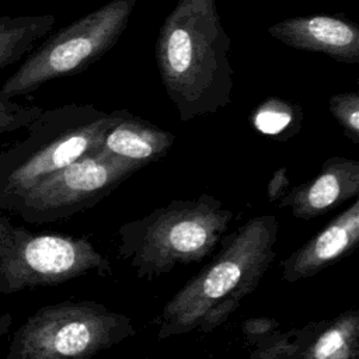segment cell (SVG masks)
I'll list each match as a JSON object with an SVG mask.
<instances>
[{"mask_svg":"<svg viewBox=\"0 0 359 359\" xmlns=\"http://www.w3.org/2000/svg\"><path fill=\"white\" fill-rule=\"evenodd\" d=\"M88 272L109 276L112 266L86 237L38 234L24 227L0 244V292L57 285Z\"/></svg>","mask_w":359,"mask_h":359,"instance_id":"obj_7","label":"cell"},{"mask_svg":"<svg viewBox=\"0 0 359 359\" xmlns=\"http://www.w3.org/2000/svg\"><path fill=\"white\" fill-rule=\"evenodd\" d=\"M202 359H212V358H202Z\"/></svg>","mask_w":359,"mask_h":359,"instance_id":"obj_23","label":"cell"},{"mask_svg":"<svg viewBox=\"0 0 359 359\" xmlns=\"http://www.w3.org/2000/svg\"><path fill=\"white\" fill-rule=\"evenodd\" d=\"M130 112H105L93 104L42 109L27 135L0 150V213L13 210L36 182L101 147L107 132Z\"/></svg>","mask_w":359,"mask_h":359,"instance_id":"obj_3","label":"cell"},{"mask_svg":"<svg viewBox=\"0 0 359 359\" xmlns=\"http://www.w3.org/2000/svg\"><path fill=\"white\" fill-rule=\"evenodd\" d=\"M293 349L294 337L292 331H280L275 337L254 346L250 359H286Z\"/></svg>","mask_w":359,"mask_h":359,"instance_id":"obj_18","label":"cell"},{"mask_svg":"<svg viewBox=\"0 0 359 359\" xmlns=\"http://www.w3.org/2000/svg\"><path fill=\"white\" fill-rule=\"evenodd\" d=\"M359 195V161L346 157L327 158L318 174L280 198L279 206L289 208L296 219H316Z\"/></svg>","mask_w":359,"mask_h":359,"instance_id":"obj_11","label":"cell"},{"mask_svg":"<svg viewBox=\"0 0 359 359\" xmlns=\"http://www.w3.org/2000/svg\"><path fill=\"white\" fill-rule=\"evenodd\" d=\"M286 359H359V310L299 328L296 346Z\"/></svg>","mask_w":359,"mask_h":359,"instance_id":"obj_12","label":"cell"},{"mask_svg":"<svg viewBox=\"0 0 359 359\" xmlns=\"http://www.w3.org/2000/svg\"><path fill=\"white\" fill-rule=\"evenodd\" d=\"M174 135L149 121L129 114L105 135L101 147L142 165L163 158L174 143Z\"/></svg>","mask_w":359,"mask_h":359,"instance_id":"obj_13","label":"cell"},{"mask_svg":"<svg viewBox=\"0 0 359 359\" xmlns=\"http://www.w3.org/2000/svg\"><path fill=\"white\" fill-rule=\"evenodd\" d=\"M289 189V178L285 168H279L268 182V199L275 201L282 198Z\"/></svg>","mask_w":359,"mask_h":359,"instance_id":"obj_20","label":"cell"},{"mask_svg":"<svg viewBox=\"0 0 359 359\" xmlns=\"http://www.w3.org/2000/svg\"><path fill=\"white\" fill-rule=\"evenodd\" d=\"M231 219V210L212 195L174 199L123 223L118 230V255L139 278H157L178 265L208 257L226 234Z\"/></svg>","mask_w":359,"mask_h":359,"instance_id":"obj_4","label":"cell"},{"mask_svg":"<svg viewBox=\"0 0 359 359\" xmlns=\"http://www.w3.org/2000/svg\"><path fill=\"white\" fill-rule=\"evenodd\" d=\"M53 14L0 17V69L24 59L53 28Z\"/></svg>","mask_w":359,"mask_h":359,"instance_id":"obj_14","label":"cell"},{"mask_svg":"<svg viewBox=\"0 0 359 359\" xmlns=\"http://www.w3.org/2000/svg\"><path fill=\"white\" fill-rule=\"evenodd\" d=\"M278 230L273 215H261L223 236L213 259L163 307L157 339L194 331L209 334L224 324L272 265Z\"/></svg>","mask_w":359,"mask_h":359,"instance_id":"obj_2","label":"cell"},{"mask_svg":"<svg viewBox=\"0 0 359 359\" xmlns=\"http://www.w3.org/2000/svg\"><path fill=\"white\" fill-rule=\"evenodd\" d=\"M268 34L293 49L323 53L344 63L359 62V27L338 15L285 18L272 24Z\"/></svg>","mask_w":359,"mask_h":359,"instance_id":"obj_9","label":"cell"},{"mask_svg":"<svg viewBox=\"0 0 359 359\" xmlns=\"http://www.w3.org/2000/svg\"><path fill=\"white\" fill-rule=\"evenodd\" d=\"M230 36L216 0H178L156 42L165 93L182 122L227 107L234 87Z\"/></svg>","mask_w":359,"mask_h":359,"instance_id":"obj_1","label":"cell"},{"mask_svg":"<svg viewBox=\"0 0 359 359\" xmlns=\"http://www.w3.org/2000/svg\"><path fill=\"white\" fill-rule=\"evenodd\" d=\"M3 101H4V100H1V98H0V104H1V102H3Z\"/></svg>","mask_w":359,"mask_h":359,"instance_id":"obj_22","label":"cell"},{"mask_svg":"<svg viewBox=\"0 0 359 359\" xmlns=\"http://www.w3.org/2000/svg\"><path fill=\"white\" fill-rule=\"evenodd\" d=\"M143 167L100 147L36 182L13 210L32 224L69 219L95 206Z\"/></svg>","mask_w":359,"mask_h":359,"instance_id":"obj_8","label":"cell"},{"mask_svg":"<svg viewBox=\"0 0 359 359\" xmlns=\"http://www.w3.org/2000/svg\"><path fill=\"white\" fill-rule=\"evenodd\" d=\"M359 243V199L330 220L280 262L282 279L293 283L316 276L349 255Z\"/></svg>","mask_w":359,"mask_h":359,"instance_id":"obj_10","label":"cell"},{"mask_svg":"<svg viewBox=\"0 0 359 359\" xmlns=\"http://www.w3.org/2000/svg\"><path fill=\"white\" fill-rule=\"evenodd\" d=\"M254 129L276 140L294 136L303 122V108L278 97L264 100L250 116Z\"/></svg>","mask_w":359,"mask_h":359,"instance_id":"obj_15","label":"cell"},{"mask_svg":"<svg viewBox=\"0 0 359 359\" xmlns=\"http://www.w3.org/2000/svg\"><path fill=\"white\" fill-rule=\"evenodd\" d=\"M136 1L109 0L49 35L0 86V98L14 100L34 93L50 80L86 70L118 42Z\"/></svg>","mask_w":359,"mask_h":359,"instance_id":"obj_6","label":"cell"},{"mask_svg":"<svg viewBox=\"0 0 359 359\" xmlns=\"http://www.w3.org/2000/svg\"><path fill=\"white\" fill-rule=\"evenodd\" d=\"M15 226L11 224L8 217H3L0 216V244L8 238V236L13 233Z\"/></svg>","mask_w":359,"mask_h":359,"instance_id":"obj_21","label":"cell"},{"mask_svg":"<svg viewBox=\"0 0 359 359\" xmlns=\"http://www.w3.org/2000/svg\"><path fill=\"white\" fill-rule=\"evenodd\" d=\"M280 323L276 318L271 317H252L247 318L241 324V334L245 339V344L254 348L255 345L266 341L279 332Z\"/></svg>","mask_w":359,"mask_h":359,"instance_id":"obj_19","label":"cell"},{"mask_svg":"<svg viewBox=\"0 0 359 359\" xmlns=\"http://www.w3.org/2000/svg\"><path fill=\"white\" fill-rule=\"evenodd\" d=\"M136 334L132 320L94 300L38 309L14 332L6 359H91Z\"/></svg>","mask_w":359,"mask_h":359,"instance_id":"obj_5","label":"cell"},{"mask_svg":"<svg viewBox=\"0 0 359 359\" xmlns=\"http://www.w3.org/2000/svg\"><path fill=\"white\" fill-rule=\"evenodd\" d=\"M41 112V107L21 105L13 100H4L0 104V135L25 128Z\"/></svg>","mask_w":359,"mask_h":359,"instance_id":"obj_17","label":"cell"},{"mask_svg":"<svg viewBox=\"0 0 359 359\" xmlns=\"http://www.w3.org/2000/svg\"><path fill=\"white\" fill-rule=\"evenodd\" d=\"M328 108L335 121L341 125L344 135L353 143H359V94L345 91L330 98Z\"/></svg>","mask_w":359,"mask_h":359,"instance_id":"obj_16","label":"cell"}]
</instances>
